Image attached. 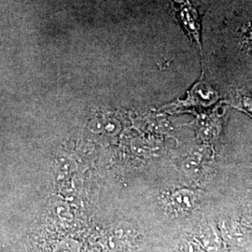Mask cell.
Listing matches in <instances>:
<instances>
[{
    "instance_id": "cell-1",
    "label": "cell",
    "mask_w": 252,
    "mask_h": 252,
    "mask_svg": "<svg viewBox=\"0 0 252 252\" xmlns=\"http://www.w3.org/2000/svg\"><path fill=\"white\" fill-rule=\"evenodd\" d=\"M77 245L72 243L61 244L55 252H77Z\"/></svg>"
}]
</instances>
